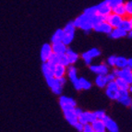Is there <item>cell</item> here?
Returning <instances> with one entry per match:
<instances>
[{
    "label": "cell",
    "instance_id": "cell-1",
    "mask_svg": "<svg viewBox=\"0 0 132 132\" xmlns=\"http://www.w3.org/2000/svg\"><path fill=\"white\" fill-rule=\"evenodd\" d=\"M74 26L78 29H81L82 31L85 32H90L93 29V24L92 22V20L88 15H86L85 13H82L77 17L75 20H73Z\"/></svg>",
    "mask_w": 132,
    "mask_h": 132
},
{
    "label": "cell",
    "instance_id": "cell-2",
    "mask_svg": "<svg viewBox=\"0 0 132 132\" xmlns=\"http://www.w3.org/2000/svg\"><path fill=\"white\" fill-rule=\"evenodd\" d=\"M45 80H46V83L49 86V88L52 90V93L55 95L61 94L62 90H63V86L66 84L67 81L65 77L59 78V79H56V78L53 77V78H50V79H45Z\"/></svg>",
    "mask_w": 132,
    "mask_h": 132
},
{
    "label": "cell",
    "instance_id": "cell-3",
    "mask_svg": "<svg viewBox=\"0 0 132 132\" xmlns=\"http://www.w3.org/2000/svg\"><path fill=\"white\" fill-rule=\"evenodd\" d=\"M63 31H64V37H63L62 42L64 43L66 45H68L73 42L74 37H75L76 27L74 26L73 21L67 23V25L63 29Z\"/></svg>",
    "mask_w": 132,
    "mask_h": 132
},
{
    "label": "cell",
    "instance_id": "cell-4",
    "mask_svg": "<svg viewBox=\"0 0 132 132\" xmlns=\"http://www.w3.org/2000/svg\"><path fill=\"white\" fill-rule=\"evenodd\" d=\"M112 73L116 77H119L125 79L128 83H132V69L128 68V67L121 68V69H118V68H116Z\"/></svg>",
    "mask_w": 132,
    "mask_h": 132
},
{
    "label": "cell",
    "instance_id": "cell-5",
    "mask_svg": "<svg viewBox=\"0 0 132 132\" xmlns=\"http://www.w3.org/2000/svg\"><path fill=\"white\" fill-rule=\"evenodd\" d=\"M67 73H68V79H70V81L72 82L74 88L77 90H80V86H79V78L77 76V68L73 65H69L67 68Z\"/></svg>",
    "mask_w": 132,
    "mask_h": 132
},
{
    "label": "cell",
    "instance_id": "cell-6",
    "mask_svg": "<svg viewBox=\"0 0 132 132\" xmlns=\"http://www.w3.org/2000/svg\"><path fill=\"white\" fill-rule=\"evenodd\" d=\"M59 105L63 111L66 110H70V109H74L77 106V103L74 99L70 98V97L67 96H60L59 98Z\"/></svg>",
    "mask_w": 132,
    "mask_h": 132
},
{
    "label": "cell",
    "instance_id": "cell-7",
    "mask_svg": "<svg viewBox=\"0 0 132 132\" xmlns=\"http://www.w3.org/2000/svg\"><path fill=\"white\" fill-rule=\"evenodd\" d=\"M105 93L109 99L117 100L119 93V89L117 87V83L114 81L108 82L107 85L105 86Z\"/></svg>",
    "mask_w": 132,
    "mask_h": 132
},
{
    "label": "cell",
    "instance_id": "cell-8",
    "mask_svg": "<svg viewBox=\"0 0 132 132\" xmlns=\"http://www.w3.org/2000/svg\"><path fill=\"white\" fill-rule=\"evenodd\" d=\"M105 20L107 21V23H109V25H110L113 29H114V28H119V27H120V24H121L122 20H123V18L120 17V16L117 15L116 13L111 12V13L105 18Z\"/></svg>",
    "mask_w": 132,
    "mask_h": 132
},
{
    "label": "cell",
    "instance_id": "cell-9",
    "mask_svg": "<svg viewBox=\"0 0 132 132\" xmlns=\"http://www.w3.org/2000/svg\"><path fill=\"white\" fill-rule=\"evenodd\" d=\"M117 101H118L120 104H122L125 106H130L132 103V98L129 96L128 90H119L118 97H117Z\"/></svg>",
    "mask_w": 132,
    "mask_h": 132
},
{
    "label": "cell",
    "instance_id": "cell-10",
    "mask_svg": "<svg viewBox=\"0 0 132 132\" xmlns=\"http://www.w3.org/2000/svg\"><path fill=\"white\" fill-rule=\"evenodd\" d=\"M53 55V50H52V44H44L41 49V60L43 62H47L50 58L51 55Z\"/></svg>",
    "mask_w": 132,
    "mask_h": 132
},
{
    "label": "cell",
    "instance_id": "cell-11",
    "mask_svg": "<svg viewBox=\"0 0 132 132\" xmlns=\"http://www.w3.org/2000/svg\"><path fill=\"white\" fill-rule=\"evenodd\" d=\"M93 30H94V31H97V32L110 34V32L112 31L113 28L109 25V23H107L106 20H104V21H102V22H100V23H98V24L94 25Z\"/></svg>",
    "mask_w": 132,
    "mask_h": 132
},
{
    "label": "cell",
    "instance_id": "cell-12",
    "mask_svg": "<svg viewBox=\"0 0 132 132\" xmlns=\"http://www.w3.org/2000/svg\"><path fill=\"white\" fill-rule=\"evenodd\" d=\"M103 121L105 126V129L108 132H118L119 128L117 124L116 123V121H114L111 117H109L108 116H105L104 118L103 119Z\"/></svg>",
    "mask_w": 132,
    "mask_h": 132
},
{
    "label": "cell",
    "instance_id": "cell-13",
    "mask_svg": "<svg viewBox=\"0 0 132 132\" xmlns=\"http://www.w3.org/2000/svg\"><path fill=\"white\" fill-rule=\"evenodd\" d=\"M90 69L92 72L95 73L97 75H106V74L109 73V68L105 64L90 65Z\"/></svg>",
    "mask_w": 132,
    "mask_h": 132
},
{
    "label": "cell",
    "instance_id": "cell-14",
    "mask_svg": "<svg viewBox=\"0 0 132 132\" xmlns=\"http://www.w3.org/2000/svg\"><path fill=\"white\" fill-rule=\"evenodd\" d=\"M95 7H96L97 13L99 14V15L103 16V17H104V18H106L112 12V9H110V7L105 2V0H104V2H102L97 5V6H95Z\"/></svg>",
    "mask_w": 132,
    "mask_h": 132
},
{
    "label": "cell",
    "instance_id": "cell-15",
    "mask_svg": "<svg viewBox=\"0 0 132 132\" xmlns=\"http://www.w3.org/2000/svg\"><path fill=\"white\" fill-rule=\"evenodd\" d=\"M63 113H64L65 119L71 126H74L78 122V116L75 113V108L74 109H70V110L63 111Z\"/></svg>",
    "mask_w": 132,
    "mask_h": 132
},
{
    "label": "cell",
    "instance_id": "cell-16",
    "mask_svg": "<svg viewBox=\"0 0 132 132\" xmlns=\"http://www.w3.org/2000/svg\"><path fill=\"white\" fill-rule=\"evenodd\" d=\"M67 49H68V46L63 42L52 43V50L54 54L63 55V54H66Z\"/></svg>",
    "mask_w": 132,
    "mask_h": 132
},
{
    "label": "cell",
    "instance_id": "cell-17",
    "mask_svg": "<svg viewBox=\"0 0 132 132\" xmlns=\"http://www.w3.org/2000/svg\"><path fill=\"white\" fill-rule=\"evenodd\" d=\"M54 66H55V65L50 64V63H48V62H44V64H43L42 71H43V74H44V77L45 79L54 77V74H53Z\"/></svg>",
    "mask_w": 132,
    "mask_h": 132
},
{
    "label": "cell",
    "instance_id": "cell-18",
    "mask_svg": "<svg viewBox=\"0 0 132 132\" xmlns=\"http://www.w3.org/2000/svg\"><path fill=\"white\" fill-rule=\"evenodd\" d=\"M66 73H67V67L63 66V65H60V64H56L54 66L53 74L55 78H56V79L63 78V77H65Z\"/></svg>",
    "mask_w": 132,
    "mask_h": 132
},
{
    "label": "cell",
    "instance_id": "cell-19",
    "mask_svg": "<svg viewBox=\"0 0 132 132\" xmlns=\"http://www.w3.org/2000/svg\"><path fill=\"white\" fill-rule=\"evenodd\" d=\"M108 35L110 36V38H112V39H120V38L126 37L128 35V32L123 31L120 28H114L112 30L110 34H108Z\"/></svg>",
    "mask_w": 132,
    "mask_h": 132
},
{
    "label": "cell",
    "instance_id": "cell-20",
    "mask_svg": "<svg viewBox=\"0 0 132 132\" xmlns=\"http://www.w3.org/2000/svg\"><path fill=\"white\" fill-rule=\"evenodd\" d=\"M66 55L68 56V61H69V64L70 65H74L79 60V55H78V53H76L75 51H73L70 48L67 49Z\"/></svg>",
    "mask_w": 132,
    "mask_h": 132
},
{
    "label": "cell",
    "instance_id": "cell-21",
    "mask_svg": "<svg viewBox=\"0 0 132 132\" xmlns=\"http://www.w3.org/2000/svg\"><path fill=\"white\" fill-rule=\"evenodd\" d=\"M93 128L94 129L95 132H104L106 131L105 129V126L103 120H99V119H96L95 121H93V123L90 124Z\"/></svg>",
    "mask_w": 132,
    "mask_h": 132
},
{
    "label": "cell",
    "instance_id": "cell-22",
    "mask_svg": "<svg viewBox=\"0 0 132 132\" xmlns=\"http://www.w3.org/2000/svg\"><path fill=\"white\" fill-rule=\"evenodd\" d=\"M108 81L106 79L105 75H97V77L95 78V84L97 87L99 88H105V86L107 85Z\"/></svg>",
    "mask_w": 132,
    "mask_h": 132
},
{
    "label": "cell",
    "instance_id": "cell-23",
    "mask_svg": "<svg viewBox=\"0 0 132 132\" xmlns=\"http://www.w3.org/2000/svg\"><path fill=\"white\" fill-rule=\"evenodd\" d=\"M114 67L118 69L127 68L128 67V59L124 56H117L116 58V63H114Z\"/></svg>",
    "mask_w": 132,
    "mask_h": 132
},
{
    "label": "cell",
    "instance_id": "cell-24",
    "mask_svg": "<svg viewBox=\"0 0 132 132\" xmlns=\"http://www.w3.org/2000/svg\"><path fill=\"white\" fill-rule=\"evenodd\" d=\"M64 37V31L63 29H58L55 31L52 38H51V43H56V42H62Z\"/></svg>",
    "mask_w": 132,
    "mask_h": 132
},
{
    "label": "cell",
    "instance_id": "cell-25",
    "mask_svg": "<svg viewBox=\"0 0 132 132\" xmlns=\"http://www.w3.org/2000/svg\"><path fill=\"white\" fill-rule=\"evenodd\" d=\"M114 82L117 83V87H118L119 90H128V87H129V83L126 81L125 79H121V78L117 77L114 79Z\"/></svg>",
    "mask_w": 132,
    "mask_h": 132
},
{
    "label": "cell",
    "instance_id": "cell-26",
    "mask_svg": "<svg viewBox=\"0 0 132 132\" xmlns=\"http://www.w3.org/2000/svg\"><path fill=\"white\" fill-rule=\"evenodd\" d=\"M113 13H116L117 15L120 16V17H122V18H126L127 17V10H126V7H125V3L122 5H120V6H118V7H117L116 9H114L112 10Z\"/></svg>",
    "mask_w": 132,
    "mask_h": 132
},
{
    "label": "cell",
    "instance_id": "cell-27",
    "mask_svg": "<svg viewBox=\"0 0 132 132\" xmlns=\"http://www.w3.org/2000/svg\"><path fill=\"white\" fill-rule=\"evenodd\" d=\"M120 29H122L123 31H127L128 33V31H130L132 30V26H131V23H130V20L129 18H123V20H122L121 24H120Z\"/></svg>",
    "mask_w": 132,
    "mask_h": 132
},
{
    "label": "cell",
    "instance_id": "cell-28",
    "mask_svg": "<svg viewBox=\"0 0 132 132\" xmlns=\"http://www.w3.org/2000/svg\"><path fill=\"white\" fill-rule=\"evenodd\" d=\"M79 86H80V89L81 90H90L92 88V82L88 79H86L85 78H80L79 79Z\"/></svg>",
    "mask_w": 132,
    "mask_h": 132
},
{
    "label": "cell",
    "instance_id": "cell-29",
    "mask_svg": "<svg viewBox=\"0 0 132 132\" xmlns=\"http://www.w3.org/2000/svg\"><path fill=\"white\" fill-rule=\"evenodd\" d=\"M105 2L107 3V5L113 10V9H116L117 7L124 4V0H105Z\"/></svg>",
    "mask_w": 132,
    "mask_h": 132
},
{
    "label": "cell",
    "instance_id": "cell-30",
    "mask_svg": "<svg viewBox=\"0 0 132 132\" xmlns=\"http://www.w3.org/2000/svg\"><path fill=\"white\" fill-rule=\"evenodd\" d=\"M58 64L63 65V66L67 67L68 68L69 66V61H68V58L66 54H63V55H58Z\"/></svg>",
    "mask_w": 132,
    "mask_h": 132
},
{
    "label": "cell",
    "instance_id": "cell-31",
    "mask_svg": "<svg viewBox=\"0 0 132 132\" xmlns=\"http://www.w3.org/2000/svg\"><path fill=\"white\" fill-rule=\"evenodd\" d=\"M87 53H88V55L93 59V58H95V57L100 56V55H101V51H100L98 48L93 47V48H90L89 51H87Z\"/></svg>",
    "mask_w": 132,
    "mask_h": 132
},
{
    "label": "cell",
    "instance_id": "cell-32",
    "mask_svg": "<svg viewBox=\"0 0 132 132\" xmlns=\"http://www.w3.org/2000/svg\"><path fill=\"white\" fill-rule=\"evenodd\" d=\"M85 113V116H86V118H87V121H88L89 124H92L93 121L96 120V117H95V114L94 112H84Z\"/></svg>",
    "mask_w": 132,
    "mask_h": 132
},
{
    "label": "cell",
    "instance_id": "cell-33",
    "mask_svg": "<svg viewBox=\"0 0 132 132\" xmlns=\"http://www.w3.org/2000/svg\"><path fill=\"white\" fill-rule=\"evenodd\" d=\"M81 57H82V59H83L84 63H85L86 65L90 66V64H92V61H93V58H92V57L88 55V53H87V52H85V53L82 54Z\"/></svg>",
    "mask_w": 132,
    "mask_h": 132
},
{
    "label": "cell",
    "instance_id": "cell-34",
    "mask_svg": "<svg viewBox=\"0 0 132 132\" xmlns=\"http://www.w3.org/2000/svg\"><path fill=\"white\" fill-rule=\"evenodd\" d=\"M125 7L127 10V15L128 17H132V0L125 3Z\"/></svg>",
    "mask_w": 132,
    "mask_h": 132
},
{
    "label": "cell",
    "instance_id": "cell-35",
    "mask_svg": "<svg viewBox=\"0 0 132 132\" xmlns=\"http://www.w3.org/2000/svg\"><path fill=\"white\" fill-rule=\"evenodd\" d=\"M95 117H96V119H99V120H103L104 118V117L106 116L105 112L104 110H98L94 112Z\"/></svg>",
    "mask_w": 132,
    "mask_h": 132
},
{
    "label": "cell",
    "instance_id": "cell-36",
    "mask_svg": "<svg viewBox=\"0 0 132 132\" xmlns=\"http://www.w3.org/2000/svg\"><path fill=\"white\" fill-rule=\"evenodd\" d=\"M116 55H111L107 58V66L108 67H114V63H116Z\"/></svg>",
    "mask_w": 132,
    "mask_h": 132
},
{
    "label": "cell",
    "instance_id": "cell-37",
    "mask_svg": "<svg viewBox=\"0 0 132 132\" xmlns=\"http://www.w3.org/2000/svg\"><path fill=\"white\" fill-rule=\"evenodd\" d=\"M82 132H95V131L93 128V127H92L90 124H86V125H84V128H83Z\"/></svg>",
    "mask_w": 132,
    "mask_h": 132
},
{
    "label": "cell",
    "instance_id": "cell-38",
    "mask_svg": "<svg viewBox=\"0 0 132 132\" xmlns=\"http://www.w3.org/2000/svg\"><path fill=\"white\" fill-rule=\"evenodd\" d=\"M73 127H74V128H75L79 132H82V130H83V128H84V125H82L81 123H79V122L78 121L77 123L75 124V125L73 126Z\"/></svg>",
    "mask_w": 132,
    "mask_h": 132
},
{
    "label": "cell",
    "instance_id": "cell-39",
    "mask_svg": "<svg viewBox=\"0 0 132 132\" xmlns=\"http://www.w3.org/2000/svg\"><path fill=\"white\" fill-rule=\"evenodd\" d=\"M106 79H107V81L110 82V81H114V79H116V76L113 74V73H108V74H106Z\"/></svg>",
    "mask_w": 132,
    "mask_h": 132
},
{
    "label": "cell",
    "instance_id": "cell-40",
    "mask_svg": "<svg viewBox=\"0 0 132 132\" xmlns=\"http://www.w3.org/2000/svg\"><path fill=\"white\" fill-rule=\"evenodd\" d=\"M82 112H83V111L81 110V108H79V107H77V106H76V107H75V113L77 114L78 117H79V114H81Z\"/></svg>",
    "mask_w": 132,
    "mask_h": 132
},
{
    "label": "cell",
    "instance_id": "cell-41",
    "mask_svg": "<svg viewBox=\"0 0 132 132\" xmlns=\"http://www.w3.org/2000/svg\"><path fill=\"white\" fill-rule=\"evenodd\" d=\"M128 67L132 69V58H129V59H128Z\"/></svg>",
    "mask_w": 132,
    "mask_h": 132
},
{
    "label": "cell",
    "instance_id": "cell-42",
    "mask_svg": "<svg viewBox=\"0 0 132 132\" xmlns=\"http://www.w3.org/2000/svg\"><path fill=\"white\" fill-rule=\"evenodd\" d=\"M128 92H129V93H132V83L129 84V87H128Z\"/></svg>",
    "mask_w": 132,
    "mask_h": 132
},
{
    "label": "cell",
    "instance_id": "cell-43",
    "mask_svg": "<svg viewBox=\"0 0 132 132\" xmlns=\"http://www.w3.org/2000/svg\"><path fill=\"white\" fill-rule=\"evenodd\" d=\"M128 37H129V38H132V30L130 31H128Z\"/></svg>",
    "mask_w": 132,
    "mask_h": 132
},
{
    "label": "cell",
    "instance_id": "cell-44",
    "mask_svg": "<svg viewBox=\"0 0 132 132\" xmlns=\"http://www.w3.org/2000/svg\"><path fill=\"white\" fill-rule=\"evenodd\" d=\"M129 20H130V23H131V26H132V17H129Z\"/></svg>",
    "mask_w": 132,
    "mask_h": 132
},
{
    "label": "cell",
    "instance_id": "cell-45",
    "mask_svg": "<svg viewBox=\"0 0 132 132\" xmlns=\"http://www.w3.org/2000/svg\"><path fill=\"white\" fill-rule=\"evenodd\" d=\"M130 107H131V109H132V103H131V104H130Z\"/></svg>",
    "mask_w": 132,
    "mask_h": 132
}]
</instances>
